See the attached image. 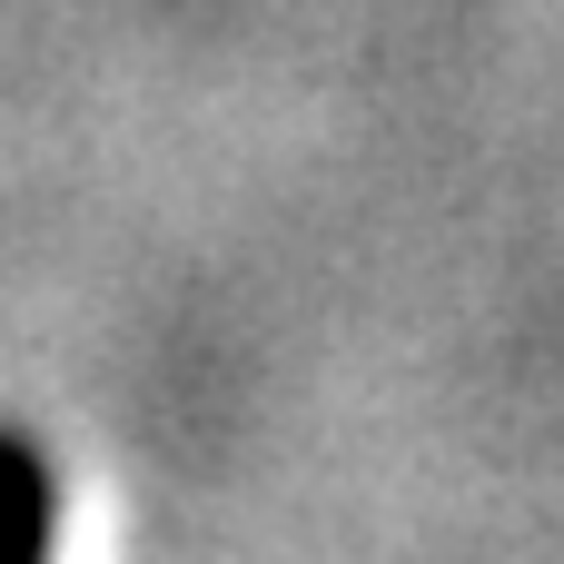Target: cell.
I'll return each instance as SVG.
<instances>
[{"mask_svg":"<svg viewBox=\"0 0 564 564\" xmlns=\"http://www.w3.org/2000/svg\"><path fill=\"white\" fill-rule=\"evenodd\" d=\"M59 555V476L40 436L0 426V564H50Z\"/></svg>","mask_w":564,"mask_h":564,"instance_id":"6da1fadb","label":"cell"}]
</instances>
